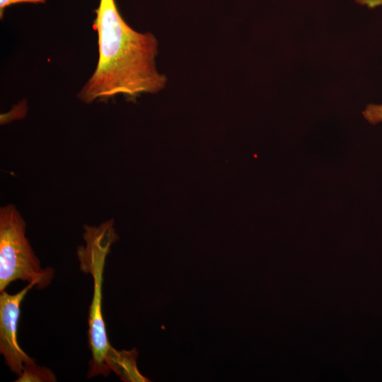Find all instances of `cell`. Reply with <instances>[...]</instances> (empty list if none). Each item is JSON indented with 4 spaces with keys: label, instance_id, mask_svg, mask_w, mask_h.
I'll return each mask as SVG.
<instances>
[{
    "label": "cell",
    "instance_id": "9c48e42d",
    "mask_svg": "<svg viewBox=\"0 0 382 382\" xmlns=\"http://www.w3.org/2000/svg\"><path fill=\"white\" fill-rule=\"evenodd\" d=\"M357 4L366 6L369 9L382 6V0H354Z\"/></svg>",
    "mask_w": 382,
    "mask_h": 382
},
{
    "label": "cell",
    "instance_id": "7a4b0ae2",
    "mask_svg": "<svg viewBox=\"0 0 382 382\" xmlns=\"http://www.w3.org/2000/svg\"><path fill=\"white\" fill-rule=\"evenodd\" d=\"M85 245L79 247L77 255L81 270L93 279V299L88 313V345L92 354L89 378L98 375L107 376L111 371L110 364L117 350L108 341L102 313V286L105 259L111 245L118 236L113 221L108 220L98 226H86Z\"/></svg>",
    "mask_w": 382,
    "mask_h": 382
},
{
    "label": "cell",
    "instance_id": "277c9868",
    "mask_svg": "<svg viewBox=\"0 0 382 382\" xmlns=\"http://www.w3.org/2000/svg\"><path fill=\"white\" fill-rule=\"evenodd\" d=\"M34 286L30 283L15 294H8L5 290L0 294V352L8 368L18 376L25 364L33 360L18 343L17 325L21 302Z\"/></svg>",
    "mask_w": 382,
    "mask_h": 382
},
{
    "label": "cell",
    "instance_id": "5b68a950",
    "mask_svg": "<svg viewBox=\"0 0 382 382\" xmlns=\"http://www.w3.org/2000/svg\"><path fill=\"white\" fill-rule=\"evenodd\" d=\"M138 353L135 349L129 351H117L110 366L111 371L117 374L123 381L147 382L149 378L138 370L137 359Z\"/></svg>",
    "mask_w": 382,
    "mask_h": 382
},
{
    "label": "cell",
    "instance_id": "52a82bcc",
    "mask_svg": "<svg viewBox=\"0 0 382 382\" xmlns=\"http://www.w3.org/2000/svg\"><path fill=\"white\" fill-rule=\"evenodd\" d=\"M364 119L371 125L382 122V104H369L362 111Z\"/></svg>",
    "mask_w": 382,
    "mask_h": 382
},
{
    "label": "cell",
    "instance_id": "8992f818",
    "mask_svg": "<svg viewBox=\"0 0 382 382\" xmlns=\"http://www.w3.org/2000/svg\"><path fill=\"white\" fill-rule=\"evenodd\" d=\"M18 382L26 381H56L54 373L47 368L38 366L34 360L25 364L22 374L18 376Z\"/></svg>",
    "mask_w": 382,
    "mask_h": 382
},
{
    "label": "cell",
    "instance_id": "6da1fadb",
    "mask_svg": "<svg viewBox=\"0 0 382 382\" xmlns=\"http://www.w3.org/2000/svg\"><path fill=\"white\" fill-rule=\"evenodd\" d=\"M93 26L98 33V61L78 94L85 103L117 95L134 99L162 90L167 79L158 72V42L151 33H139L126 23L115 0H99Z\"/></svg>",
    "mask_w": 382,
    "mask_h": 382
},
{
    "label": "cell",
    "instance_id": "ba28073f",
    "mask_svg": "<svg viewBox=\"0 0 382 382\" xmlns=\"http://www.w3.org/2000/svg\"><path fill=\"white\" fill-rule=\"evenodd\" d=\"M47 0H0V18L2 19L6 7L22 3L44 4Z\"/></svg>",
    "mask_w": 382,
    "mask_h": 382
},
{
    "label": "cell",
    "instance_id": "3957f363",
    "mask_svg": "<svg viewBox=\"0 0 382 382\" xmlns=\"http://www.w3.org/2000/svg\"><path fill=\"white\" fill-rule=\"evenodd\" d=\"M26 223L13 204L0 209V291L13 281L33 283L44 289L52 282L54 270L42 268L26 237Z\"/></svg>",
    "mask_w": 382,
    "mask_h": 382
}]
</instances>
